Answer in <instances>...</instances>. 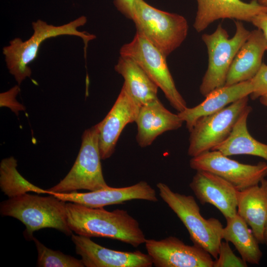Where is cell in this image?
Instances as JSON below:
<instances>
[{
	"instance_id": "obj_1",
	"label": "cell",
	"mask_w": 267,
	"mask_h": 267,
	"mask_svg": "<svg viewBox=\"0 0 267 267\" xmlns=\"http://www.w3.org/2000/svg\"><path fill=\"white\" fill-rule=\"evenodd\" d=\"M66 209L68 226L76 234L115 239L134 247L146 239L138 221L126 210L108 211L70 202Z\"/></svg>"
},
{
	"instance_id": "obj_2",
	"label": "cell",
	"mask_w": 267,
	"mask_h": 267,
	"mask_svg": "<svg viewBox=\"0 0 267 267\" xmlns=\"http://www.w3.org/2000/svg\"><path fill=\"white\" fill-rule=\"evenodd\" d=\"M87 21V17L82 16L66 24L55 26L38 19L32 23L33 33L30 38L24 41L19 38L11 40L3 47L2 53L7 68L18 85L30 77L32 71L29 64L38 57L41 44L48 39L62 35L78 37L84 42L86 56L89 42L96 38L94 35L78 30Z\"/></svg>"
},
{
	"instance_id": "obj_3",
	"label": "cell",
	"mask_w": 267,
	"mask_h": 267,
	"mask_svg": "<svg viewBox=\"0 0 267 267\" xmlns=\"http://www.w3.org/2000/svg\"><path fill=\"white\" fill-rule=\"evenodd\" d=\"M66 204L53 195L42 196L25 193L1 202L0 213L25 225L23 235L27 240H33L34 232L44 228H54L69 236L73 231L68 224Z\"/></svg>"
},
{
	"instance_id": "obj_4",
	"label": "cell",
	"mask_w": 267,
	"mask_h": 267,
	"mask_svg": "<svg viewBox=\"0 0 267 267\" xmlns=\"http://www.w3.org/2000/svg\"><path fill=\"white\" fill-rule=\"evenodd\" d=\"M156 186L159 196L182 222L193 244L216 259L223 239L222 223L215 218L203 217L193 196L175 192L163 182L158 183Z\"/></svg>"
},
{
	"instance_id": "obj_5",
	"label": "cell",
	"mask_w": 267,
	"mask_h": 267,
	"mask_svg": "<svg viewBox=\"0 0 267 267\" xmlns=\"http://www.w3.org/2000/svg\"><path fill=\"white\" fill-rule=\"evenodd\" d=\"M132 20L136 32L166 57L182 44L188 34V25L184 17L157 9L144 0L135 1Z\"/></svg>"
},
{
	"instance_id": "obj_6",
	"label": "cell",
	"mask_w": 267,
	"mask_h": 267,
	"mask_svg": "<svg viewBox=\"0 0 267 267\" xmlns=\"http://www.w3.org/2000/svg\"><path fill=\"white\" fill-rule=\"evenodd\" d=\"M234 23L235 32L231 38L221 24L218 25L213 33L202 36L208 55L207 69L199 88L201 94L204 96L225 86L231 63L249 36L250 31L242 21L236 20Z\"/></svg>"
},
{
	"instance_id": "obj_7",
	"label": "cell",
	"mask_w": 267,
	"mask_h": 267,
	"mask_svg": "<svg viewBox=\"0 0 267 267\" xmlns=\"http://www.w3.org/2000/svg\"><path fill=\"white\" fill-rule=\"evenodd\" d=\"M101 159L96 124L83 133L78 156L69 173L57 184L47 190L55 193H69L108 187L103 176Z\"/></svg>"
},
{
	"instance_id": "obj_8",
	"label": "cell",
	"mask_w": 267,
	"mask_h": 267,
	"mask_svg": "<svg viewBox=\"0 0 267 267\" xmlns=\"http://www.w3.org/2000/svg\"><path fill=\"white\" fill-rule=\"evenodd\" d=\"M120 54L137 63L162 90L171 106L178 112L187 107L176 87L167 65V57L142 34L136 32L132 41L121 46Z\"/></svg>"
},
{
	"instance_id": "obj_9",
	"label": "cell",
	"mask_w": 267,
	"mask_h": 267,
	"mask_svg": "<svg viewBox=\"0 0 267 267\" xmlns=\"http://www.w3.org/2000/svg\"><path fill=\"white\" fill-rule=\"evenodd\" d=\"M248 96L244 97L198 120L189 132L188 155L193 157L211 151L225 140L248 105Z\"/></svg>"
},
{
	"instance_id": "obj_10",
	"label": "cell",
	"mask_w": 267,
	"mask_h": 267,
	"mask_svg": "<svg viewBox=\"0 0 267 267\" xmlns=\"http://www.w3.org/2000/svg\"><path fill=\"white\" fill-rule=\"evenodd\" d=\"M228 157L218 150H211L192 157L189 166L196 171H207L222 178L238 191L260 183L267 176L266 162L245 164Z\"/></svg>"
},
{
	"instance_id": "obj_11",
	"label": "cell",
	"mask_w": 267,
	"mask_h": 267,
	"mask_svg": "<svg viewBox=\"0 0 267 267\" xmlns=\"http://www.w3.org/2000/svg\"><path fill=\"white\" fill-rule=\"evenodd\" d=\"M147 254L156 267H213L212 256L202 248L175 236L146 239Z\"/></svg>"
},
{
	"instance_id": "obj_12",
	"label": "cell",
	"mask_w": 267,
	"mask_h": 267,
	"mask_svg": "<svg viewBox=\"0 0 267 267\" xmlns=\"http://www.w3.org/2000/svg\"><path fill=\"white\" fill-rule=\"evenodd\" d=\"M76 254L86 267H151L149 255L139 251H121L110 249L93 242L90 237L72 234Z\"/></svg>"
},
{
	"instance_id": "obj_13",
	"label": "cell",
	"mask_w": 267,
	"mask_h": 267,
	"mask_svg": "<svg viewBox=\"0 0 267 267\" xmlns=\"http://www.w3.org/2000/svg\"><path fill=\"white\" fill-rule=\"evenodd\" d=\"M47 194L53 195L65 202H74L94 208L122 204L132 200H143L153 202L158 201L155 190L145 181H140L126 187L109 186L85 193H55L47 190Z\"/></svg>"
},
{
	"instance_id": "obj_14",
	"label": "cell",
	"mask_w": 267,
	"mask_h": 267,
	"mask_svg": "<svg viewBox=\"0 0 267 267\" xmlns=\"http://www.w3.org/2000/svg\"><path fill=\"white\" fill-rule=\"evenodd\" d=\"M141 106L122 87L112 107L97 124L101 159L110 158L124 128L135 122Z\"/></svg>"
},
{
	"instance_id": "obj_15",
	"label": "cell",
	"mask_w": 267,
	"mask_h": 267,
	"mask_svg": "<svg viewBox=\"0 0 267 267\" xmlns=\"http://www.w3.org/2000/svg\"><path fill=\"white\" fill-rule=\"evenodd\" d=\"M197 11L193 27L197 32L205 30L211 24L221 19H235L251 22L255 16L267 13V6L257 0H195Z\"/></svg>"
},
{
	"instance_id": "obj_16",
	"label": "cell",
	"mask_w": 267,
	"mask_h": 267,
	"mask_svg": "<svg viewBox=\"0 0 267 267\" xmlns=\"http://www.w3.org/2000/svg\"><path fill=\"white\" fill-rule=\"evenodd\" d=\"M189 187L201 204L213 205L226 220L237 214L238 190L222 178L207 171H197Z\"/></svg>"
},
{
	"instance_id": "obj_17",
	"label": "cell",
	"mask_w": 267,
	"mask_h": 267,
	"mask_svg": "<svg viewBox=\"0 0 267 267\" xmlns=\"http://www.w3.org/2000/svg\"><path fill=\"white\" fill-rule=\"evenodd\" d=\"M183 122L178 114L168 110L159 99L142 105L135 122L136 141L141 147L149 146L159 135L178 129Z\"/></svg>"
},
{
	"instance_id": "obj_18",
	"label": "cell",
	"mask_w": 267,
	"mask_h": 267,
	"mask_svg": "<svg viewBox=\"0 0 267 267\" xmlns=\"http://www.w3.org/2000/svg\"><path fill=\"white\" fill-rule=\"evenodd\" d=\"M254 90L251 80L235 84L224 86L206 95L205 100L192 108L187 107L178 112L181 120L186 123L189 132L200 118L216 113L231 103L249 95Z\"/></svg>"
},
{
	"instance_id": "obj_19",
	"label": "cell",
	"mask_w": 267,
	"mask_h": 267,
	"mask_svg": "<svg viewBox=\"0 0 267 267\" xmlns=\"http://www.w3.org/2000/svg\"><path fill=\"white\" fill-rule=\"evenodd\" d=\"M266 51L267 43L262 31L259 29L250 31L231 63L225 85L252 79L261 67Z\"/></svg>"
},
{
	"instance_id": "obj_20",
	"label": "cell",
	"mask_w": 267,
	"mask_h": 267,
	"mask_svg": "<svg viewBox=\"0 0 267 267\" xmlns=\"http://www.w3.org/2000/svg\"><path fill=\"white\" fill-rule=\"evenodd\" d=\"M237 213L250 226L259 243H264V229L267 216V179L237 193Z\"/></svg>"
},
{
	"instance_id": "obj_21",
	"label": "cell",
	"mask_w": 267,
	"mask_h": 267,
	"mask_svg": "<svg viewBox=\"0 0 267 267\" xmlns=\"http://www.w3.org/2000/svg\"><path fill=\"white\" fill-rule=\"evenodd\" d=\"M114 69L124 80L123 87L141 106L159 100L158 87L133 59L120 55Z\"/></svg>"
},
{
	"instance_id": "obj_22",
	"label": "cell",
	"mask_w": 267,
	"mask_h": 267,
	"mask_svg": "<svg viewBox=\"0 0 267 267\" xmlns=\"http://www.w3.org/2000/svg\"><path fill=\"white\" fill-rule=\"evenodd\" d=\"M252 108L248 105L241 114L228 137L212 150H218L225 156L250 155L267 161V144L251 136L248 132L247 120Z\"/></svg>"
},
{
	"instance_id": "obj_23",
	"label": "cell",
	"mask_w": 267,
	"mask_h": 267,
	"mask_svg": "<svg viewBox=\"0 0 267 267\" xmlns=\"http://www.w3.org/2000/svg\"><path fill=\"white\" fill-rule=\"evenodd\" d=\"M226 220L222 239L235 246L241 258L247 263L258 265L262 257L259 242L246 222L237 213Z\"/></svg>"
},
{
	"instance_id": "obj_24",
	"label": "cell",
	"mask_w": 267,
	"mask_h": 267,
	"mask_svg": "<svg viewBox=\"0 0 267 267\" xmlns=\"http://www.w3.org/2000/svg\"><path fill=\"white\" fill-rule=\"evenodd\" d=\"M17 160L13 157L3 159L0 164V187L8 198L32 191L47 194V190L33 184L26 179L16 169Z\"/></svg>"
},
{
	"instance_id": "obj_25",
	"label": "cell",
	"mask_w": 267,
	"mask_h": 267,
	"mask_svg": "<svg viewBox=\"0 0 267 267\" xmlns=\"http://www.w3.org/2000/svg\"><path fill=\"white\" fill-rule=\"evenodd\" d=\"M38 252V267H84L82 260L47 248L36 237L33 239Z\"/></svg>"
},
{
	"instance_id": "obj_26",
	"label": "cell",
	"mask_w": 267,
	"mask_h": 267,
	"mask_svg": "<svg viewBox=\"0 0 267 267\" xmlns=\"http://www.w3.org/2000/svg\"><path fill=\"white\" fill-rule=\"evenodd\" d=\"M246 267L247 263L236 256L227 241H222L218 258L214 261L213 267Z\"/></svg>"
},
{
	"instance_id": "obj_27",
	"label": "cell",
	"mask_w": 267,
	"mask_h": 267,
	"mask_svg": "<svg viewBox=\"0 0 267 267\" xmlns=\"http://www.w3.org/2000/svg\"><path fill=\"white\" fill-rule=\"evenodd\" d=\"M19 86L15 85L9 90L0 93V107H7L16 115H18L19 112L24 111L25 107L23 105L17 101L16 97L20 92Z\"/></svg>"
},
{
	"instance_id": "obj_28",
	"label": "cell",
	"mask_w": 267,
	"mask_h": 267,
	"mask_svg": "<svg viewBox=\"0 0 267 267\" xmlns=\"http://www.w3.org/2000/svg\"><path fill=\"white\" fill-rule=\"evenodd\" d=\"M254 90L250 94L252 99L260 98L267 92V65L263 63L256 75L251 79Z\"/></svg>"
},
{
	"instance_id": "obj_29",
	"label": "cell",
	"mask_w": 267,
	"mask_h": 267,
	"mask_svg": "<svg viewBox=\"0 0 267 267\" xmlns=\"http://www.w3.org/2000/svg\"><path fill=\"white\" fill-rule=\"evenodd\" d=\"M136 0H114V4L119 11L126 18L132 20L133 10Z\"/></svg>"
},
{
	"instance_id": "obj_30",
	"label": "cell",
	"mask_w": 267,
	"mask_h": 267,
	"mask_svg": "<svg viewBox=\"0 0 267 267\" xmlns=\"http://www.w3.org/2000/svg\"><path fill=\"white\" fill-rule=\"evenodd\" d=\"M251 23L261 30L267 43V13H263L254 17Z\"/></svg>"
},
{
	"instance_id": "obj_31",
	"label": "cell",
	"mask_w": 267,
	"mask_h": 267,
	"mask_svg": "<svg viewBox=\"0 0 267 267\" xmlns=\"http://www.w3.org/2000/svg\"><path fill=\"white\" fill-rule=\"evenodd\" d=\"M263 237H264V243H265L267 246V218H266L265 225H264Z\"/></svg>"
},
{
	"instance_id": "obj_32",
	"label": "cell",
	"mask_w": 267,
	"mask_h": 267,
	"mask_svg": "<svg viewBox=\"0 0 267 267\" xmlns=\"http://www.w3.org/2000/svg\"><path fill=\"white\" fill-rule=\"evenodd\" d=\"M260 101L262 104L267 107V92L261 96L260 98Z\"/></svg>"
},
{
	"instance_id": "obj_33",
	"label": "cell",
	"mask_w": 267,
	"mask_h": 267,
	"mask_svg": "<svg viewBox=\"0 0 267 267\" xmlns=\"http://www.w3.org/2000/svg\"><path fill=\"white\" fill-rule=\"evenodd\" d=\"M260 4L267 6V0H257Z\"/></svg>"
}]
</instances>
